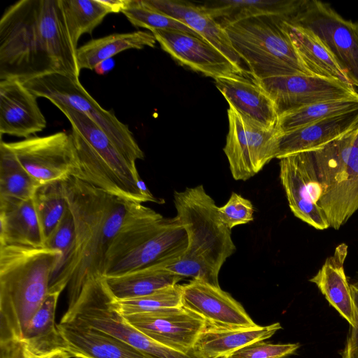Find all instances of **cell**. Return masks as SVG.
<instances>
[{
  "mask_svg": "<svg viewBox=\"0 0 358 358\" xmlns=\"http://www.w3.org/2000/svg\"><path fill=\"white\" fill-rule=\"evenodd\" d=\"M60 0H20L0 20V80L59 73L79 78Z\"/></svg>",
  "mask_w": 358,
  "mask_h": 358,
  "instance_id": "1",
  "label": "cell"
},
{
  "mask_svg": "<svg viewBox=\"0 0 358 358\" xmlns=\"http://www.w3.org/2000/svg\"><path fill=\"white\" fill-rule=\"evenodd\" d=\"M63 185L76 233V259L68 285L71 304L87 281L103 276L107 252L136 202L73 176Z\"/></svg>",
  "mask_w": 358,
  "mask_h": 358,
  "instance_id": "2",
  "label": "cell"
},
{
  "mask_svg": "<svg viewBox=\"0 0 358 358\" xmlns=\"http://www.w3.org/2000/svg\"><path fill=\"white\" fill-rule=\"evenodd\" d=\"M58 250L0 245V343L22 341L49 293Z\"/></svg>",
  "mask_w": 358,
  "mask_h": 358,
  "instance_id": "3",
  "label": "cell"
},
{
  "mask_svg": "<svg viewBox=\"0 0 358 358\" xmlns=\"http://www.w3.org/2000/svg\"><path fill=\"white\" fill-rule=\"evenodd\" d=\"M175 216L186 231L187 246L182 256L167 269L219 286L218 275L236 251L229 229L220 220L218 207L202 185L175 192Z\"/></svg>",
  "mask_w": 358,
  "mask_h": 358,
  "instance_id": "4",
  "label": "cell"
},
{
  "mask_svg": "<svg viewBox=\"0 0 358 358\" xmlns=\"http://www.w3.org/2000/svg\"><path fill=\"white\" fill-rule=\"evenodd\" d=\"M187 236L176 217H164L135 203L106 255L103 276L142 268H166L178 261Z\"/></svg>",
  "mask_w": 358,
  "mask_h": 358,
  "instance_id": "5",
  "label": "cell"
},
{
  "mask_svg": "<svg viewBox=\"0 0 358 358\" xmlns=\"http://www.w3.org/2000/svg\"><path fill=\"white\" fill-rule=\"evenodd\" d=\"M71 126L78 160L73 176L122 199L142 203L150 201L143 193L136 161L122 151L85 115L55 105Z\"/></svg>",
  "mask_w": 358,
  "mask_h": 358,
  "instance_id": "6",
  "label": "cell"
},
{
  "mask_svg": "<svg viewBox=\"0 0 358 358\" xmlns=\"http://www.w3.org/2000/svg\"><path fill=\"white\" fill-rule=\"evenodd\" d=\"M285 18L259 15L222 26L253 79L298 73L312 76L292 43L285 26Z\"/></svg>",
  "mask_w": 358,
  "mask_h": 358,
  "instance_id": "7",
  "label": "cell"
},
{
  "mask_svg": "<svg viewBox=\"0 0 358 358\" xmlns=\"http://www.w3.org/2000/svg\"><path fill=\"white\" fill-rule=\"evenodd\" d=\"M308 152L322 187L319 205L329 227L338 229L358 210V126Z\"/></svg>",
  "mask_w": 358,
  "mask_h": 358,
  "instance_id": "8",
  "label": "cell"
},
{
  "mask_svg": "<svg viewBox=\"0 0 358 358\" xmlns=\"http://www.w3.org/2000/svg\"><path fill=\"white\" fill-rule=\"evenodd\" d=\"M22 83L36 96L85 115L134 160L144 159V153L128 125L122 122L113 112L102 108L82 85L79 78L51 73Z\"/></svg>",
  "mask_w": 358,
  "mask_h": 358,
  "instance_id": "9",
  "label": "cell"
},
{
  "mask_svg": "<svg viewBox=\"0 0 358 358\" xmlns=\"http://www.w3.org/2000/svg\"><path fill=\"white\" fill-rule=\"evenodd\" d=\"M287 20L314 34L358 88V34L355 23L344 19L329 3L316 0H303Z\"/></svg>",
  "mask_w": 358,
  "mask_h": 358,
  "instance_id": "10",
  "label": "cell"
},
{
  "mask_svg": "<svg viewBox=\"0 0 358 358\" xmlns=\"http://www.w3.org/2000/svg\"><path fill=\"white\" fill-rule=\"evenodd\" d=\"M228 120L229 131L223 150L232 177L245 181L276 158L280 132L276 127L251 120L230 106Z\"/></svg>",
  "mask_w": 358,
  "mask_h": 358,
  "instance_id": "11",
  "label": "cell"
},
{
  "mask_svg": "<svg viewBox=\"0 0 358 358\" xmlns=\"http://www.w3.org/2000/svg\"><path fill=\"white\" fill-rule=\"evenodd\" d=\"M25 170L41 185L73 176L78 160L71 134L59 131L5 142Z\"/></svg>",
  "mask_w": 358,
  "mask_h": 358,
  "instance_id": "12",
  "label": "cell"
},
{
  "mask_svg": "<svg viewBox=\"0 0 358 358\" xmlns=\"http://www.w3.org/2000/svg\"><path fill=\"white\" fill-rule=\"evenodd\" d=\"M255 80L273 100L279 116L316 103L358 98L354 87L319 76L298 73Z\"/></svg>",
  "mask_w": 358,
  "mask_h": 358,
  "instance_id": "13",
  "label": "cell"
},
{
  "mask_svg": "<svg viewBox=\"0 0 358 358\" xmlns=\"http://www.w3.org/2000/svg\"><path fill=\"white\" fill-rule=\"evenodd\" d=\"M279 165L280 182L294 216L317 229L329 228L319 205L322 187L309 152L283 157Z\"/></svg>",
  "mask_w": 358,
  "mask_h": 358,
  "instance_id": "14",
  "label": "cell"
},
{
  "mask_svg": "<svg viewBox=\"0 0 358 358\" xmlns=\"http://www.w3.org/2000/svg\"><path fill=\"white\" fill-rule=\"evenodd\" d=\"M150 338L175 350L192 351L206 322L184 306L124 315Z\"/></svg>",
  "mask_w": 358,
  "mask_h": 358,
  "instance_id": "15",
  "label": "cell"
},
{
  "mask_svg": "<svg viewBox=\"0 0 358 358\" xmlns=\"http://www.w3.org/2000/svg\"><path fill=\"white\" fill-rule=\"evenodd\" d=\"M150 32L162 48L180 64L214 79L231 75L245 76L246 71L234 65L213 45L190 33L172 29Z\"/></svg>",
  "mask_w": 358,
  "mask_h": 358,
  "instance_id": "16",
  "label": "cell"
},
{
  "mask_svg": "<svg viewBox=\"0 0 358 358\" xmlns=\"http://www.w3.org/2000/svg\"><path fill=\"white\" fill-rule=\"evenodd\" d=\"M182 306L201 317L206 324L220 328L257 326L242 305L220 285L192 279L181 285Z\"/></svg>",
  "mask_w": 358,
  "mask_h": 358,
  "instance_id": "17",
  "label": "cell"
},
{
  "mask_svg": "<svg viewBox=\"0 0 358 358\" xmlns=\"http://www.w3.org/2000/svg\"><path fill=\"white\" fill-rule=\"evenodd\" d=\"M36 96L17 79L0 80V134L29 138L46 127Z\"/></svg>",
  "mask_w": 358,
  "mask_h": 358,
  "instance_id": "18",
  "label": "cell"
},
{
  "mask_svg": "<svg viewBox=\"0 0 358 358\" xmlns=\"http://www.w3.org/2000/svg\"><path fill=\"white\" fill-rule=\"evenodd\" d=\"M57 328L66 351L80 358H151L127 343L76 321H60Z\"/></svg>",
  "mask_w": 358,
  "mask_h": 358,
  "instance_id": "19",
  "label": "cell"
},
{
  "mask_svg": "<svg viewBox=\"0 0 358 358\" xmlns=\"http://www.w3.org/2000/svg\"><path fill=\"white\" fill-rule=\"evenodd\" d=\"M143 1L148 6L188 26L234 65L243 69L242 60L234 50L226 31L201 5L176 0Z\"/></svg>",
  "mask_w": 358,
  "mask_h": 358,
  "instance_id": "20",
  "label": "cell"
},
{
  "mask_svg": "<svg viewBox=\"0 0 358 358\" xmlns=\"http://www.w3.org/2000/svg\"><path fill=\"white\" fill-rule=\"evenodd\" d=\"M218 90L230 107L242 115L267 127H276L279 115L275 104L254 80L231 75L215 79Z\"/></svg>",
  "mask_w": 358,
  "mask_h": 358,
  "instance_id": "21",
  "label": "cell"
},
{
  "mask_svg": "<svg viewBox=\"0 0 358 358\" xmlns=\"http://www.w3.org/2000/svg\"><path fill=\"white\" fill-rule=\"evenodd\" d=\"M358 126V110L280 133L276 158L312 151Z\"/></svg>",
  "mask_w": 358,
  "mask_h": 358,
  "instance_id": "22",
  "label": "cell"
},
{
  "mask_svg": "<svg viewBox=\"0 0 358 358\" xmlns=\"http://www.w3.org/2000/svg\"><path fill=\"white\" fill-rule=\"evenodd\" d=\"M347 254L346 244L338 245L310 281L316 285L329 304L350 326L355 328L358 326V308L344 271Z\"/></svg>",
  "mask_w": 358,
  "mask_h": 358,
  "instance_id": "23",
  "label": "cell"
},
{
  "mask_svg": "<svg viewBox=\"0 0 358 358\" xmlns=\"http://www.w3.org/2000/svg\"><path fill=\"white\" fill-rule=\"evenodd\" d=\"M0 245L45 247L34 197L26 201L0 199Z\"/></svg>",
  "mask_w": 358,
  "mask_h": 358,
  "instance_id": "24",
  "label": "cell"
},
{
  "mask_svg": "<svg viewBox=\"0 0 358 358\" xmlns=\"http://www.w3.org/2000/svg\"><path fill=\"white\" fill-rule=\"evenodd\" d=\"M282 327L279 322L251 328H220L206 324L194 350L204 358H225L253 343L271 338Z\"/></svg>",
  "mask_w": 358,
  "mask_h": 358,
  "instance_id": "25",
  "label": "cell"
},
{
  "mask_svg": "<svg viewBox=\"0 0 358 358\" xmlns=\"http://www.w3.org/2000/svg\"><path fill=\"white\" fill-rule=\"evenodd\" d=\"M284 23L296 52L312 76L336 80L354 87L332 54L314 34L290 23L287 18Z\"/></svg>",
  "mask_w": 358,
  "mask_h": 358,
  "instance_id": "26",
  "label": "cell"
},
{
  "mask_svg": "<svg viewBox=\"0 0 358 358\" xmlns=\"http://www.w3.org/2000/svg\"><path fill=\"white\" fill-rule=\"evenodd\" d=\"M62 291H49L43 303L29 322L22 339L24 348L40 355L58 350H66V345L55 323V311Z\"/></svg>",
  "mask_w": 358,
  "mask_h": 358,
  "instance_id": "27",
  "label": "cell"
},
{
  "mask_svg": "<svg viewBox=\"0 0 358 358\" xmlns=\"http://www.w3.org/2000/svg\"><path fill=\"white\" fill-rule=\"evenodd\" d=\"M303 0H219L201 6L222 26L251 17L278 15L289 17Z\"/></svg>",
  "mask_w": 358,
  "mask_h": 358,
  "instance_id": "28",
  "label": "cell"
},
{
  "mask_svg": "<svg viewBox=\"0 0 358 358\" xmlns=\"http://www.w3.org/2000/svg\"><path fill=\"white\" fill-rule=\"evenodd\" d=\"M156 41L152 32L140 30L92 39L77 48L78 66L80 71L93 70L99 63L111 59L119 52L129 49L153 48Z\"/></svg>",
  "mask_w": 358,
  "mask_h": 358,
  "instance_id": "29",
  "label": "cell"
},
{
  "mask_svg": "<svg viewBox=\"0 0 358 358\" xmlns=\"http://www.w3.org/2000/svg\"><path fill=\"white\" fill-rule=\"evenodd\" d=\"M103 277L110 292L117 300L143 296L177 285L184 278L165 268H142Z\"/></svg>",
  "mask_w": 358,
  "mask_h": 358,
  "instance_id": "30",
  "label": "cell"
},
{
  "mask_svg": "<svg viewBox=\"0 0 358 358\" xmlns=\"http://www.w3.org/2000/svg\"><path fill=\"white\" fill-rule=\"evenodd\" d=\"M45 247L61 254L52 273L49 291H63L71 281L76 259L75 227L69 208L45 241Z\"/></svg>",
  "mask_w": 358,
  "mask_h": 358,
  "instance_id": "31",
  "label": "cell"
},
{
  "mask_svg": "<svg viewBox=\"0 0 358 358\" xmlns=\"http://www.w3.org/2000/svg\"><path fill=\"white\" fill-rule=\"evenodd\" d=\"M41 185L22 166L5 142L1 140L0 199H31Z\"/></svg>",
  "mask_w": 358,
  "mask_h": 358,
  "instance_id": "32",
  "label": "cell"
},
{
  "mask_svg": "<svg viewBox=\"0 0 358 358\" xmlns=\"http://www.w3.org/2000/svg\"><path fill=\"white\" fill-rule=\"evenodd\" d=\"M70 39L76 48L80 36L91 34L110 10L101 0H60Z\"/></svg>",
  "mask_w": 358,
  "mask_h": 358,
  "instance_id": "33",
  "label": "cell"
},
{
  "mask_svg": "<svg viewBox=\"0 0 358 358\" xmlns=\"http://www.w3.org/2000/svg\"><path fill=\"white\" fill-rule=\"evenodd\" d=\"M358 110V98L310 104L279 116L276 128L280 133Z\"/></svg>",
  "mask_w": 358,
  "mask_h": 358,
  "instance_id": "34",
  "label": "cell"
},
{
  "mask_svg": "<svg viewBox=\"0 0 358 358\" xmlns=\"http://www.w3.org/2000/svg\"><path fill=\"white\" fill-rule=\"evenodd\" d=\"M34 201L45 242L69 208L63 181L41 185L34 196Z\"/></svg>",
  "mask_w": 358,
  "mask_h": 358,
  "instance_id": "35",
  "label": "cell"
},
{
  "mask_svg": "<svg viewBox=\"0 0 358 358\" xmlns=\"http://www.w3.org/2000/svg\"><path fill=\"white\" fill-rule=\"evenodd\" d=\"M115 306L123 315L182 306L181 285L169 286L138 298L115 299Z\"/></svg>",
  "mask_w": 358,
  "mask_h": 358,
  "instance_id": "36",
  "label": "cell"
},
{
  "mask_svg": "<svg viewBox=\"0 0 358 358\" xmlns=\"http://www.w3.org/2000/svg\"><path fill=\"white\" fill-rule=\"evenodd\" d=\"M122 13L136 27L145 28L150 31L178 30L201 37L186 24L148 6L143 0H130L128 6Z\"/></svg>",
  "mask_w": 358,
  "mask_h": 358,
  "instance_id": "37",
  "label": "cell"
},
{
  "mask_svg": "<svg viewBox=\"0 0 358 358\" xmlns=\"http://www.w3.org/2000/svg\"><path fill=\"white\" fill-rule=\"evenodd\" d=\"M218 213L221 221L231 230L253 220L254 207L250 200L232 192L228 201L218 207Z\"/></svg>",
  "mask_w": 358,
  "mask_h": 358,
  "instance_id": "38",
  "label": "cell"
},
{
  "mask_svg": "<svg viewBox=\"0 0 358 358\" xmlns=\"http://www.w3.org/2000/svg\"><path fill=\"white\" fill-rule=\"evenodd\" d=\"M299 343L274 344L260 341L248 345L225 358H282L293 354Z\"/></svg>",
  "mask_w": 358,
  "mask_h": 358,
  "instance_id": "39",
  "label": "cell"
},
{
  "mask_svg": "<svg viewBox=\"0 0 358 358\" xmlns=\"http://www.w3.org/2000/svg\"><path fill=\"white\" fill-rule=\"evenodd\" d=\"M350 287L358 308V281ZM341 355L342 358H358V326L355 328L350 327Z\"/></svg>",
  "mask_w": 358,
  "mask_h": 358,
  "instance_id": "40",
  "label": "cell"
},
{
  "mask_svg": "<svg viewBox=\"0 0 358 358\" xmlns=\"http://www.w3.org/2000/svg\"><path fill=\"white\" fill-rule=\"evenodd\" d=\"M0 358H26L22 342L11 341L0 343Z\"/></svg>",
  "mask_w": 358,
  "mask_h": 358,
  "instance_id": "41",
  "label": "cell"
},
{
  "mask_svg": "<svg viewBox=\"0 0 358 358\" xmlns=\"http://www.w3.org/2000/svg\"><path fill=\"white\" fill-rule=\"evenodd\" d=\"M24 350L26 358H73L72 355L64 350H58L40 355H34L27 351L25 348Z\"/></svg>",
  "mask_w": 358,
  "mask_h": 358,
  "instance_id": "42",
  "label": "cell"
},
{
  "mask_svg": "<svg viewBox=\"0 0 358 358\" xmlns=\"http://www.w3.org/2000/svg\"><path fill=\"white\" fill-rule=\"evenodd\" d=\"M101 1L106 7L108 8L111 13L122 12L128 6L130 1V0Z\"/></svg>",
  "mask_w": 358,
  "mask_h": 358,
  "instance_id": "43",
  "label": "cell"
},
{
  "mask_svg": "<svg viewBox=\"0 0 358 358\" xmlns=\"http://www.w3.org/2000/svg\"><path fill=\"white\" fill-rule=\"evenodd\" d=\"M114 66L113 59H108L99 63L94 69L98 74L103 75L108 73Z\"/></svg>",
  "mask_w": 358,
  "mask_h": 358,
  "instance_id": "44",
  "label": "cell"
},
{
  "mask_svg": "<svg viewBox=\"0 0 358 358\" xmlns=\"http://www.w3.org/2000/svg\"><path fill=\"white\" fill-rule=\"evenodd\" d=\"M355 28H356L357 32V34H358V21H357L356 22H355Z\"/></svg>",
  "mask_w": 358,
  "mask_h": 358,
  "instance_id": "45",
  "label": "cell"
},
{
  "mask_svg": "<svg viewBox=\"0 0 358 358\" xmlns=\"http://www.w3.org/2000/svg\"><path fill=\"white\" fill-rule=\"evenodd\" d=\"M73 358H80V357H73Z\"/></svg>",
  "mask_w": 358,
  "mask_h": 358,
  "instance_id": "46",
  "label": "cell"
}]
</instances>
